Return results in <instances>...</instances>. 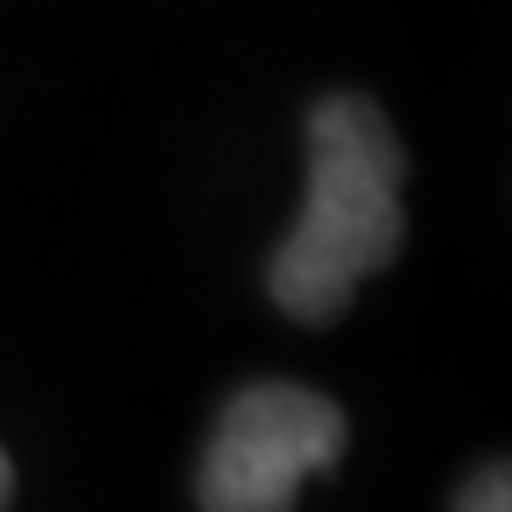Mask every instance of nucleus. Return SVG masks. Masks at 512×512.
I'll return each mask as SVG.
<instances>
[{
    "mask_svg": "<svg viewBox=\"0 0 512 512\" xmlns=\"http://www.w3.org/2000/svg\"><path fill=\"white\" fill-rule=\"evenodd\" d=\"M404 148L376 103L325 97L308 126V205L274 251L268 291L291 319L325 325L404 245Z\"/></svg>",
    "mask_w": 512,
    "mask_h": 512,
    "instance_id": "nucleus-1",
    "label": "nucleus"
},
{
    "mask_svg": "<svg viewBox=\"0 0 512 512\" xmlns=\"http://www.w3.org/2000/svg\"><path fill=\"white\" fill-rule=\"evenodd\" d=\"M348 450L342 410L296 382L245 387L217 421L200 461L205 512H291L313 473H330Z\"/></svg>",
    "mask_w": 512,
    "mask_h": 512,
    "instance_id": "nucleus-2",
    "label": "nucleus"
},
{
    "mask_svg": "<svg viewBox=\"0 0 512 512\" xmlns=\"http://www.w3.org/2000/svg\"><path fill=\"white\" fill-rule=\"evenodd\" d=\"M456 512H512V484H507V467L495 461L484 473L461 490V507Z\"/></svg>",
    "mask_w": 512,
    "mask_h": 512,
    "instance_id": "nucleus-3",
    "label": "nucleus"
},
{
    "mask_svg": "<svg viewBox=\"0 0 512 512\" xmlns=\"http://www.w3.org/2000/svg\"><path fill=\"white\" fill-rule=\"evenodd\" d=\"M6 501H12V467H6V456H0V512H6Z\"/></svg>",
    "mask_w": 512,
    "mask_h": 512,
    "instance_id": "nucleus-4",
    "label": "nucleus"
}]
</instances>
